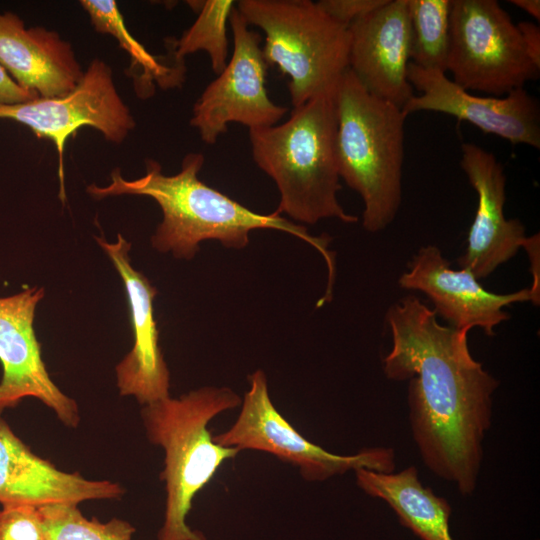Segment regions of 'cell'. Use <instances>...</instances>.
Returning <instances> with one entry per match:
<instances>
[{"label": "cell", "instance_id": "28", "mask_svg": "<svg viewBox=\"0 0 540 540\" xmlns=\"http://www.w3.org/2000/svg\"><path fill=\"white\" fill-rule=\"evenodd\" d=\"M517 28L521 34L525 51L532 63L540 69V28L533 22L520 21Z\"/></svg>", "mask_w": 540, "mask_h": 540}, {"label": "cell", "instance_id": "4", "mask_svg": "<svg viewBox=\"0 0 540 540\" xmlns=\"http://www.w3.org/2000/svg\"><path fill=\"white\" fill-rule=\"evenodd\" d=\"M241 402L228 387L205 386L142 407L147 438L164 451L160 478L165 483L166 501L158 540H206L186 523L193 499L220 466L240 452L215 443L208 424Z\"/></svg>", "mask_w": 540, "mask_h": 540}, {"label": "cell", "instance_id": "18", "mask_svg": "<svg viewBox=\"0 0 540 540\" xmlns=\"http://www.w3.org/2000/svg\"><path fill=\"white\" fill-rule=\"evenodd\" d=\"M0 63L20 86L43 98L71 92L84 74L69 42L44 27L26 28L12 12L0 13Z\"/></svg>", "mask_w": 540, "mask_h": 540}, {"label": "cell", "instance_id": "3", "mask_svg": "<svg viewBox=\"0 0 540 540\" xmlns=\"http://www.w3.org/2000/svg\"><path fill=\"white\" fill-rule=\"evenodd\" d=\"M336 127L333 93H329L293 108L281 124L249 130L253 160L278 188L279 215L286 213L307 224L326 218L357 222L337 199L341 184Z\"/></svg>", "mask_w": 540, "mask_h": 540}, {"label": "cell", "instance_id": "23", "mask_svg": "<svg viewBox=\"0 0 540 540\" xmlns=\"http://www.w3.org/2000/svg\"><path fill=\"white\" fill-rule=\"evenodd\" d=\"M39 509L48 540H132L135 533V528L125 520L100 522L87 518L76 504H52Z\"/></svg>", "mask_w": 540, "mask_h": 540}, {"label": "cell", "instance_id": "9", "mask_svg": "<svg viewBox=\"0 0 540 540\" xmlns=\"http://www.w3.org/2000/svg\"><path fill=\"white\" fill-rule=\"evenodd\" d=\"M0 118L28 126L39 138L54 142L58 154L59 197L65 201L64 148L70 136L83 126L101 132L107 141L123 142L136 122L115 86L112 69L93 59L78 85L69 93L18 104H0Z\"/></svg>", "mask_w": 540, "mask_h": 540}, {"label": "cell", "instance_id": "17", "mask_svg": "<svg viewBox=\"0 0 540 540\" xmlns=\"http://www.w3.org/2000/svg\"><path fill=\"white\" fill-rule=\"evenodd\" d=\"M124 488L65 472L32 452L0 414V504L43 507L87 500L117 499Z\"/></svg>", "mask_w": 540, "mask_h": 540}, {"label": "cell", "instance_id": "2", "mask_svg": "<svg viewBox=\"0 0 540 540\" xmlns=\"http://www.w3.org/2000/svg\"><path fill=\"white\" fill-rule=\"evenodd\" d=\"M201 153L184 156L181 169L174 175L162 173L161 165L145 160V174L125 179L119 168L111 172V182L100 187L90 184L87 192L95 199L120 195H140L157 202L163 214L151 237L160 253L192 259L204 240H217L228 248L241 249L249 244V234L258 229H274L293 235L313 246L326 260L329 284L334 276V260L328 250L329 237H315L306 227L289 221L276 211L261 214L203 183L198 174L204 164Z\"/></svg>", "mask_w": 540, "mask_h": 540}, {"label": "cell", "instance_id": "26", "mask_svg": "<svg viewBox=\"0 0 540 540\" xmlns=\"http://www.w3.org/2000/svg\"><path fill=\"white\" fill-rule=\"evenodd\" d=\"M39 97L20 86L0 63V104H18Z\"/></svg>", "mask_w": 540, "mask_h": 540}, {"label": "cell", "instance_id": "27", "mask_svg": "<svg viewBox=\"0 0 540 540\" xmlns=\"http://www.w3.org/2000/svg\"><path fill=\"white\" fill-rule=\"evenodd\" d=\"M522 248L527 252L532 274V285L529 288L532 297L531 303L539 305L540 301V238L539 234L527 237Z\"/></svg>", "mask_w": 540, "mask_h": 540}, {"label": "cell", "instance_id": "25", "mask_svg": "<svg viewBox=\"0 0 540 540\" xmlns=\"http://www.w3.org/2000/svg\"><path fill=\"white\" fill-rule=\"evenodd\" d=\"M387 0H321L318 6L331 18L349 26L356 19L380 8Z\"/></svg>", "mask_w": 540, "mask_h": 540}, {"label": "cell", "instance_id": "24", "mask_svg": "<svg viewBox=\"0 0 540 540\" xmlns=\"http://www.w3.org/2000/svg\"><path fill=\"white\" fill-rule=\"evenodd\" d=\"M0 540H48L39 507L2 506L0 509Z\"/></svg>", "mask_w": 540, "mask_h": 540}, {"label": "cell", "instance_id": "12", "mask_svg": "<svg viewBox=\"0 0 540 540\" xmlns=\"http://www.w3.org/2000/svg\"><path fill=\"white\" fill-rule=\"evenodd\" d=\"M407 78L420 94H414L401 108L406 117L418 111L444 113L513 144L540 148L539 102L524 88L501 98L477 96L458 86L445 72L424 69L412 62L408 64Z\"/></svg>", "mask_w": 540, "mask_h": 540}, {"label": "cell", "instance_id": "22", "mask_svg": "<svg viewBox=\"0 0 540 540\" xmlns=\"http://www.w3.org/2000/svg\"><path fill=\"white\" fill-rule=\"evenodd\" d=\"M411 25L410 62L446 73L451 0H407Z\"/></svg>", "mask_w": 540, "mask_h": 540}, {"label": "cell", "instance_id": "11", "mask_svg": "<svg viewBox=\"0 0 540 540\" xmlns=\"http://www.w3.org/2000/svg\"><path fill=\"white\" fill-rule=\"evenodd\" d=\"M44 296L43 287L32 286L0 297V414L32 397L65 426L75 428L80 421L78 405L50 377L34 329L36 308Z\"/></svg>", "mask_w": 540, "mask_h": 540}, {"label": "cell", "instance_id": "14", "mask_svg": "<svg viewBox=\"0 0 540 540\" xmlns=\"http://www.w3.org/2000/svg\"><path fill=\"white\" fill-rule=\"evenodd\" d=\"M95 240L119 273L127 295L133 346L116 365V383L122 396H133L146 405L169 395L170 373L159 346V331L154 317L153 301L157 289L131 264V244L118 234L115 242L103 236Z\"/></svg>", "mask_w": 540, "mask_h": 540}, {"label": "cell", "instance_id": "8", "mask_svg": "<svg viewBox=\"0 0 540 540\" xmlns=\"http://www.w3.org/2000/svg\"><path fill=\"white\" fill-rule=\"evenodd\" d=\"M249 389L234 424L213 436L215 443L242 450L269 453L299 469L307 481H323L361 468L379 473L395 469L392 448H365L354 455H337L303 437L276 409L268 391L265 373L248 377Z\"/></svg>", "mask_w": 540, "mask_h": 540}, {"label": "cell", "instance_id": "19", "mask_svg": "<svg viewBox=\"0 0 540 540\" xmlns=\"http://www.w3.org/2000/svg\"><path fill=\"white\" fill-rule=\"evenodd\" d=\"M355 473L358 487L369 496L385 501L401 525L421 540H453L449 503L421 484L414 466L399 473H379L364 468Z\"/></svg>", "mask_w": 540, "mask_h": 540}, {"label": "cell", "instance_id": "5", "mask_svg": "<svg viewBox=\"0 0 540 540\" xmlns=\"http://www.w3.org/2000/svg\"><path fill=\"white\" fill-rule=\"evenodd\" d=\"M333 101L339 176L363 200L364 229L382 231L401 205L406 116L371 94L350 69L339 79Z\"/></svg>", "mask_w": 540, "mask_h": 540}, {"label": "cell", "instance_id": "1", "mask_svg": "<svg viewBox=\"0 0 540 540\" xmlns=\"http://www.w3.org/2000/svg\"><path fill=\"white\" fill-rule=\"evenodd\" d=\"M385 319L392 348L383 358V372L391 380L410 379L409 417L423 461L469 495L498 381L472 357L469 330L440 325L435 311L415 295L393 303Z\"/></svg>", "mask_w": 540, "mask_h": 540}, {"label": "cell", "instance_id": "29", "mask_svg": "<svg viewBox=\"0 0 540 540\" xmlns=\"http://www.w3.org/2000/svg\"><path fill=\"white\" fill-rule=\"evenodd\" d=\"M514 6L521 8L527 14L535 18L540 19V1L539 0H510Z\"/></svg>", "mask_w": 540, "mask_h": 540}, {"label": "cell", "instance_id": "10", "mask_svg": "<svg viewBox=\"0 0 540 540\" xmlns=\"http://www.w3.org/2000/svg\"><path fill=\"white\" fill-rule=\"evenodd\" d=\"M229 24L233 36L232 55L223 71L210 82L193 106L190 125L203 142L216 143L235 122L249 130L278 124L288 112L275 104L266 89L267 63L260 34L250 30L236 6Z\"/></svg>", "mask_w": 540, "mask_h": 540}, {"label": "cell", "instance_id": "15", "mask_svg": "<svg viewBox=\"0 0 540 540\" xmlns=\"http://www.w3.org/2000/svg\"><path fill=\"white\" fill-rule=\"evenodd\" d=\"M461 151L460 165L477 193L478 204L458 265L480 280L514 257L527 236L520 220L505 217L503 165L491 152L474 143L462 144Z\"/></svg>", "mask_w": 540, "mask_h": 540}, {"label": "cell", "instance_id": "20", "mask_svg": "<svg viewBox=\"0 0 540 540\" xmlns=\"http://www.w3.org/2000/svg\"><path fill=\"white\" fill-rule=\"evenodd\" d=\"M81 6L90 17L94 29L112 35L131 58L135 87L139 97H149L154 91L153 81L162 88L180 86L185 66L165 64L148 52L128 31L117 2L114 0H81Z\"/></svg>", "mask_w": 540, "mask_h": 540}, {"label": "cell", "instance_id": "7", "mask_svg": "<svg viewBox=\"0 0 540 540\" xmlns=\"http://www.w3.org/2000/svg\"><path fill=\"white\" fill-rule=\"evenodd\" d=\"M521 34L495 0H451L446 72L467 91L505 96L539 77Z\"/></svg>", "mask_w": 540, "mask_h": 540}, {"label": "cell", "instance_id": "6", "mask_svg": "<svg viewBox=\"0 0 540 540\" xmlns=\"http://www.w3.org/2000/svg\"><path fill=\"white\" fill-rule=\"evenodd\" d=\"M236 9L265 34L267 65L288 76L293 108L333 93L349 69L348 26L310 0H240Z\"/></svg>", "mask_w": 540, "mask_h": 540}, {"label": "cell", "instance_id": "21", "mask_svg": "<svg viewBox=\"0 0 540 540\" xmlns=\"http://www.w3.org/2000/svg\"><path fill=\"white\" fill-rule=\"evenodd\" d=\"M235 3L233 0L203 1L197 19L182 36L179 39H166L168 56L176 63L183 64L185 56L204 51L210 58L213 72L220 74L227 64L226 26Z\"/></svg>", "mask_w": 540, "mask_h": 540}, {"label": "cell", "instance_id": "13", "mask_svg": "<svg viewBox=\"0 0 540 540\" xmlns=\"http://www.w3.org/2000/svg\"><path fill=\"white\" fill-rule=\"evenodd\" d=\"M401 288L424 293L440 315L456 329L481 328L488 336L510 318L504 310L518 302H531L529 288L508 294L486 290L468 270H455L435 245L421 247L409 269L398 279Z\"/></svg>", "mask_w": 540, "mask_h": 540}, {"label": "cell", "instance_id": "16", "mask_svg": "<svg viewBox=\"0 0 540 540\" xmlns=\"http://www.w3.org/2000/svg\"><path fill=\"white\" fill-rule=\"evenodd\" d=\"M349 69L373 95L400 108L414 95L407 78L411 25L407 0H387L349 26Z\"/></svg>", "mask_w": 540, "mask_h": 540}]
</instances>
